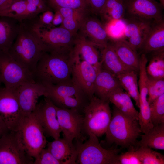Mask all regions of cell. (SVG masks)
I'll list each match as a JSON object with an SVG mask.
<instances>
[{
  "label": "cell",
  "instance_id": "36",
  "mask_svg": "<svg viewBox=\"0 0 164 164\" xmlns=\"http://www.w3.org/2000/svg\"><path fill=\"white\" fill-rule=\"evenodd\" d=\"M26 12L24 19L35 17L50 9L46 0H26Z\"/></svg>",
  "mask_w": 164,
  "mask_h": 164
},
{
  "label": "cell",
  "instance_id": "37",
  "mask_svg": "<svg viewBox=\"0 0 164 164\" xmlns=\"http://www.w3.org/2000/svg\"><path fill=\"white\" fill-rule=\"evenodd\" d=\"M33 164H61L47 148H44L34 159Z\"/></svg>",
  "mask_w": 164,
  "mask_h": 164
},
{
  "label": "cell",
  "instance_id": "15",
  "mask_svg": "<svg viewBox=\"0 0 164 164\" xmlns=\"http://www.w3.org/2000/svg\"><path fill=\"white\" fill-rule=\"evenodd\" d=\"M90 12L84 17L78 33L101 49L108 44L110 36L105 26Z\"/></svg>",
  "mask_w": 164,
  "mask_h": 164
},
{
  "label": "cell",
  "instance_id": "28",
  "mask_svg": "<svg viewBox=\"0 0 164 164\" xmlns=\"http://www.w3.org/2000/svg\"><path fill=\"white\" fill-rule=\"evenodd\" d=\"M137 72L131 70L117 76L120 85L139 107V92L137 79Z\"/></svg>",
  "mask_w": 164,
  "mask_h": 164
},
{
  "label": "cell",
  "instance_id": "43",
  "mask_svg": "<svg viewBox=\"0 0 164 164\" xmlns=\"http://www.w3.org/2000/svg\"><path fill=\"white\" fill-rule=\"evenodd\" d=\"M18 0H0V10L4 9Z\"/></svg>",
  "mask_w": 164,
  "mask_h": 164
},
{
  "label": "cell",
  "instance_id": "30",
  "mask_svg": "<svg viewBox=\"0 0 164 164\" xmlns=\"http://www.w3.org/2000/svg\"><path fill=\"white\" fill-rule=\"evenodd\" d=\"M148 54L150 55L149 63L146 66L148 76L154 78H164V48Z\"/></svg>",
  "mask_w": 164,
  "mask_h": 164
},
{
  "label": "cell",
  "instance_id": "45",
  "mask_svg": "<svg viewBox=\"0 0 164 164\" xmlns=\"http://www.w3.org/2000/svg\"><path fill=\"white\" fill-rule=\"evenodd\" d=\"M161 6L164 8V0H158Z\"/></svg>",
  "mask_w": 164,
  "mask_h": 164
},
{
  "label": "cell",
  "instance_id": "38",
  "mask_svg": "<svg viewBox=\"0 0 164 164\" xmlns=\"http://www.w3.org/2000/svg\"><path fill=\"white\" fill-rule=\"evenodd\" d=\"M120 164H142L135 152V149L128 151L118 155Z\"/></svg>",
  "mask_w": 164,
  "mask_h": 164
},
{
  "label": "cell",
  "instance_id": "40",
  "mask_svg": "<svg viewBox=\"0 0 164 164\" xmlns=\"http://www.w3.org/2000/svg\"><path fill=\"white\" fill-rule=\"evenodd\" d=\"M51 9H48L38 16V22L39 24L46 26H53L52 22L54 13Z\"/></svg>",
  "mask_w": 164,
  "mask_h": 164
},
{
  "label": "cell",
  "instance_id": "17",
  "mask_svg": "<svg viewBox=\"0 0 164 164\" xmlns=\"http://www.w3.org/2000/svg\"><path fill=\"white\" fill-rule=\"evenodd\" d=\"M16 90L22 116L33 112L39 98L46 94L45 87L36 82L24 83L16 87Z\"/></svg>",
  "mask_w": 164,
  "mask_h": 164
},
{
  "label": "cell",
  "instance_id": "1",
  "mask_svg": "<svg viewBox=\"0 0 164 164\" xmlns=\"http://www.w3.org/2000/svg\"><path fill=\"white\" fill-rule=\"evenodd\" d=\"M77 56L74 46L45 51L33 74L35 82L45 86L71 82Z\"/></svg>",
  "mask_w": 164,
  "mask_h": 164
},
{
  "label": "cell",
  "instance_id": "32",
  "mask_svg": "<svg viewBox=\"0 0 164 164\" xmlns=\"http://www.w3.org/2000/svg\"><path fill=\"white\" fill-rule=\"evenodd\" d=\"M135 152L142 164H164V156L147 147H139Z\"/></svg>",
  "mask_w": 164,
  "mask_h": 164
},
{
  "label": "cell",
  "instance_id": "5",
  "mask_svg": "<svg viewBox=\"0 0 164 164\" xmlns=\"http://www.w3.org/2000/svg\"><path fill=\"white\" fill-rule=\"evenodd\" d=\"M44 96L56 106L61 108L76 109L83 113L90 98L72 80L70 82L44 86Z\"/></svg>",
  "mask_w": 164,
  "mask_h": 164
},
{
  "label": "cell",
  "instance_id": "19",
  "mask_svg": "<svg viewBox=\"0 0 164 164\" xmlns=\"http://www.w3.org/2000/svg\"><path fill=\"white\" fill-rule=\"evenodd\" d=\"M109 42L123 64L138 72L140 56L137 51L133 49L122 38H114L110 36Z\"/></svg>",
  "mask_w": 164,
  "mask_h": 164
},
{
  "label": "cell",
  "instance_id": "8",
  "mask_svg": "<svg viewBox=\"0 0 164 164\" xmlns=\"http://www.w3.org/2000/svg\"><path fill=\"white\" fill-rule=\"evenodd\" d=\"M38 16L29 19L33 30L40 39L46 51L73 47L78 33H73L65 28L46 26L38 23Z\"/></svg>",
  "mask_w": 164,
  "mask_h": 164
},
{
  "label": "cell",
  "instance_id": "29",
  "mask_svg": "<svg viewBox=\"0 0 164 164\" xmlns=\"http://www.w3.org/2000/svg\"><path fill=\"white\" fill-rule=\"evenodd\" d=\"M125 10L123 0H107L100 16L106 23L123 20Z\"/></svg>",
  "mask_w": 164,
  "mask_h": 164
},
{
  "label": "cell",
  "instance_id": "22",
  "mask_svg": "<svg viewBox=\"0 0 164 164\" xmlns=\"http://www.w3.org/2000/svg\"><path fill=\"white\" fill-rule=\"evenodd\" d=\"M20 22L13 18L0 17V52L9 51L18 33Z\"/></svg>",
  "mask_w": 164,
  "mask_h": 164
},
{
  "label": "cell",
  "instance_id": "23",
  "mask_svg": "<svg viewBox=\"0 0 164 164\" xmlns=\"http://www.w3.org/2000/svg\"><path fill=\"white\" fill-rule=\"evenodd\" d=\"M96 47L78 33L74 46L75 51L81 59L89 63L98 72L102 66L99 53Z\"/></svg>",
  "mask_w": 164,
  "mask_h": 164
},
{
  "label": "cell",
  "instance_id": "33",
  "mask_svg": "<svg viewBox=\"0 0 164 164\" xmlns=\"http://www.w3.org/2000/svg\"><path fill=\"white\" fill-rule=\"evenodd\" d=\"M49 8L54 11L60 7L71 8L84 11H91L87 0H46Z\"/></svg>",
  "mask_w": 164,
  "mask_h": 164
},
{
  "label": "cell",
  "instance_id": "25",
  "mask_svg": "<svg viewBox=\"0 0 164 164\" xmlns=\"http://www.w3.org/2000/svg\"><path fill=\"white\" fill-rule=\"evenodd\" d=\"M101 54L102 67L116 77L132 70L122 62L109 42L106 46L101 49Z\"/></svg>",
  "mask_w": 164,
  "mask_h": 164
},
{
  "label": "cell",
  "instance_id": "42",
  "mask_svg": "<svg viewBox=\"0 0 164 164\" xmlns=\"http://www.w3.org/2000/svg\"><path fill=\"white\" fill-rule=\"evenodd\" d=\"M54 12L55 13L54 14L52 25L53 26L56 27L59 25L60 26L61 24L63 18L58 10H56L54 11Z\"/></svg>",
  "mask_w": 164,
  "mask_h": 164
},
{
  "label": "cell",
  "instance_id": "26",
  "mask_svg": "<svg viewBox=\"0 0 164 164\" xmlns=\"http://www.w3.org/2000/svg\"><path fill=\"white\" fill-rule=\"evenodd\" d=\"M131 98L122 88H120L111 93L108 100L120 111L138 121L139 112L134 107Z\"/></svg>",
  "mask_w": 164,
  "mask_h": 164
},
{
  "label": "cell",
  "instance_id": "10",
  "mask_svg": "<svg viewBox=\"0 0 164 164\" xmlns=\"http://www.w3.org/2000/svg\"><path fill=\"white\" fill-rule=\"evenodd\" d=\"M34 161L13 131L7 130L0 138V164H33Z\"/></svg>",
  "mask_w": 164,
  "mask_h": 164
},
{
  "label": "cell",
  "instance_id": "2",
  "mask_svg": "<svg viewBox=\"0 0 164 164\" xmlns=\"http://www.w3.org/2000/svg\"><path fill=\"white\" fill-rule=\"evenodd\" d=\"M45 51L29 19L20 21L17 35L8 52L33 75L37 64Z\"/></svg>",
  "mask_w": 164,
  "mask_h": 164
},
{
  "label": "cell",
  "instance_id": "16",
  "mask_svg": "<svg viewBox=\"0 0 164 164\" xmlns=\"http://www.w3.org/2000/svg\"><path fill=\"white\" fill-rule=\"evenodd\" d=\"M123 38L137 51L141 47L155 21L138 18H125Z\"/></svg>",
  "mask_w": 164,
  "mask_h": 164
},
{
  "label": "cell",
  "instance_id": "44",
  "mask_svg": "<svg viewBox=\"0 0 164 164\" xmlns=\"http://www.w3.org/2000/svg\"><path fill=\"white\" fill-rule=\"evenodd\" d=\"M7 130H8L5 126L0 121V138Z\"/></svg>",
  "mask_w": 164,
  "mask_h": 164
},
{
  "label": "cell",
  "instance_id": "35",
  "mask_svg": "<svg viewBox=\"0 0 164 164\" xmlns=\"http://www.w3.org/2000/svg\"><path fill=\"white\" fill-rule=\"evenodd\" d=\"M148 77L147 99L149 104L164 94V79L154 78L148 76Z\"/></svg>",
  "mask_w": 164,
  "mask_h": 164
},
{
  "label": "cell",
  "instance_id": "39",
  "mask_svg": "<svg viewBox=\"0 0 164 164\" xmlns=\"http://www.w3.org/2000/svg\"><path fill=\"white\" fill-rule=\"evenodd\" d=\"M83 19L73 17L63 18V22L60 26L73 33H77L79 29Z\"/></svg>",
  "mask_w": 164,
  "mask_h": 164
},
{
  "label": "cell",
  "instance_id": "6",
  "mask_svg": "<svg viewBox=\"0 0 164 164\" xmlns=\"http://www.w3.org/2000/svg\"><path fill=\"white\" fill-rule=\"evenodd\" d=\"M109 102L94 95L90 98L83 111L84 133L97 137L105 134L112 116Z\"/></svg>",
  "mask_w": 164,
  "mask_h": 164
},
{
  "label": "cell",
  "instance_id": "13",
  "mask_svg": "<svg viewBox=\"0 0 164 164\" xmlns=\"http://www.w3.org/2000/svg\"><path fill=\"white\" fill-rule=\"evenodd\" d=\"M123 1L125 10L124 18H138L155 21L164 19V8L155 0Z\"/></svg>",
  "mask_w": 164,
  "mask_h": 164
},
{
  "label": "cell",
  "instance_id": "7",
  "mask_svg": "<svg viewBox=\"0 0 164 164\" xmlns=\"http://www.w3.org/2000/svg\"><path fill=\"white\" fill-rule=\"evenodd\" d=\"M87 135L89 138L84 143L76 141V164H120L118 159L119 149H105L101 146L96 135L91 133Z\"/></svg>",
  "mask_w": 164,
  "mask_h": 164
},
{
  "label": "cell",
  "instance_id": "31",
  "mask_svg": "<svg viewBox=\"0 0 164 164\" xmlns=\"http://www.w3.org/2000/svg\"><path fill=\"white\" fill-rule=\"evenodd\" d=\"M26 12V0H18L5 8L0 10V17H11L20 22L25 19Z\"/></svg>",
  "mask_w": 164,
  "mask_h": 164
},
{
  "label": "cell",
  "instance_id": "4",
  "mask_svg": "<svg viewBox=\"0 0 164 164\" xmlns=\"http://www.w3.org/2000/svg\"><path fill=\"white\" fill-rule=\"evenodd\" d=\"M12 131L24 149L34 159L47 144L43 130L34 112L22 116Z\"/></svg>",
  "mask_w": 164,
  "mask_h": 164
},
{
  "label": "cell",
  "instance_id": "34",
  "mask_svg": "<svg viewBox=\"0 0 164 164\" xmlns=\"http://www.w3.org/2000/svg\"><path fill=\"white\" fill-rule=\"evenodd\" d=\"M149 105L151 120L154 126L164 123V94Z\"/></svg>",
  "mask_w": 164,
  "mask_h": 164
},
{
  "label": "cell",
  "instance_id": "12",
  "mask_svg": "<svg viewBox=\"0 0 164 164\" xmlns=\"http://www.w3.org/2000/svg\"><path fill=\"white\" fill-rule=\"evenodd\" d=\"M16 88L0 86V121L9 131L14 130L22 116Z\"/></svg>",
  "mask_w": 164,
  "mask_h": 164
},
{
  "label": "cell",
  "instance_id": "20",
  "mask_svg": "<svg viewBox=\"0 0 164 164\" xmlns=\"http://www.w3.org/2000/svg\"><path fill=\"white\" fill-rule=\"evenodd\" d=\"M47 144L48 150L61 164H76L77 153L73 143L60 138Z\"/></svg>",
  "mask_w": 164,
  "mask_h": 164
},
{
  "label": "cell",
  "instance_id": "3",
  "mask_svg": "<svg viewBox=\"0 0 164 164\" xmlns=\"http://www.w3.org/2000/svg\"><path fill=\"white\" fill-rule=\"evenodd\" d=\"M142 132L138 121L114 107L110 122L105 132L108 144L114 143L124 148L135 149Z\"/></svg>",
  "mask_w": 164,
  "mask_h": 164
},
{
  "label": "cell",
  "instance_id": "41",
  "mask_svg": "<svg viewBox=\"0 0 164 164\" xmlns=\"http://www.w3.org/2000/svg\"><path fill=\"white\" fill-rule=\"evenodd\" d=\"M107 0H87L91 12L96 15H100Z\"/></svg>",
  "mask_w": 164,
  "mask_h": 164
},
{
  "label": "cell",
  "instance_id": "18",
  "mask_svg": "<svg viewBox=\"0 0 164 164\" xmlns=\"http://www.w3.org/2000/svg\"><path fill=\"white\" fill-rule=\"evenodd\" d=\"M77 53L72 73V79L90 98L94 95L98 72L89 63L82 60Z\"/></svg>",
  "mask_w": 164,
  "mask_h": 164
},
{
  "label": "cell",
  "instance_id": "11",
  "mask_svg": "<svg viewBox=\"0 0 164 164\" xmlns=\"http://www.w3.org/2000/svg\"><path fill=\"white\" fill-rule=\"evenodd\" d=\"M78 110L57 107V115L63 138L73 143L75 141H82L83 136V115Z\"/></svg>",
  "mask_w": 164,
  "mask_h": 164
},
{
  "label": "cell",
  "instance_id": "46",
  "mask_svg": "<svg viewBox=\"0 0 164 164\" xmlns=\"http://www.w3.org/2000/svg\"></svg>",
  "mask_w": 164,
  "mask_h": 164
},
{
  "label": "cell",
  "instance_id": "9",
  "mask_svg": "<svg viewBox=\"0 0 164 164\" xmlns=\"http://www.w3.org/2000/svg\"><path fill=\"white\" fill-rule=\"evenodd\" d=\"M35 82L33 74L18 62L8 52H0V86L15 88L26 83Z\"/></svg>",
  "mask_w": 164,
  "mask_h": 164
},
{
  "label": "cell",
  "instance_id": "24",
  "mask_svg": "<svg viewBox=\"0 0 164 164\" xmlns=\"http://www.w3.org/2000/svg\"><path fill=\"white\" fill-rule=\"evenodd\" d=\"M164 48V20L157 22L153 25L141 47L140 53L145 55Z\"/></svg>",
  "mask_w": 164,
  "mask_h": 164
},
{
  "label": "cell",
  "instance_id": "14",
  "mask_svg": "<svg viewBox=\"0 0 164 164\" xmlns=\"http://www.w3.org/2000/svg\"><path fill=\"white\" fill-rule=\"evenodd\" d=\"M33 112L40 122L45 134L54 139L60 138L61 132L57 118L56 106L45 97L43 100L38 103Z\"/></svg>",
  "mask_w": 164,
  "mask_h": 164
},
{
  "label": "cell",
  "instance_id": "21",
  "mask_svg": "<svg viewBox=\"0 0 164 164\" xmlns=\"http://www.w3.org/2000/svg\"><path fill=\"white\" fill-rule=\"evenodd\" d=\"M121 87L117 77L102 68L98 71L96 78L94 95L99 98L109 101L110 94Z\"/></svg>",
  "mask_w": 164,
  "mask_h": 164
},
{
  "label": "cell",
  "instance_id": "27",
  "mask_svg": "<svg viewBox=\"0 0 164 164\" xmlns=\"http://www.w3.org/2000/svg\"><path fill=\"white\" fill-rule=\"evenodd\" d=\"M141 137V139L137 142V146L164 150V123L154 126Z\"/></svg>",
  "mask_w": 164,
  "mask_h": 164
}]
</instances>
